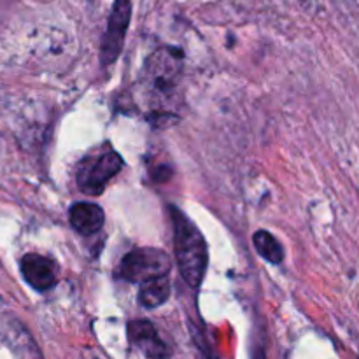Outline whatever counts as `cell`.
Returning a JSON list of instances; mask_svg holds the SVG:
<instances>
[{
    "instance_id": "obj_1",
    "label": "cell",
    "mask_w": 359,
    "mask_h": 359,
    "mask_svg": "<svg viewBox=\"0 0 359 359\" xmlns=\"http://www.w3.org/2000/svg\"><path fill=\"white\" fill-rule=\"evenodd\" d=\"M170 214L174 221L175 258L181 276L189 286L198 287L205 277L207 263H209L205 238L177 207H172Z\"/></svg>"
},
{
    "instance_id": "obj_2",
    "label": "cell",
    "mask_w": 359,
    "mask_h": 359,
    "mask_svg": "<svg viewBox=\"0 0 359 359\" xmlns=\"http://www.w3.org/2000/svg\"><path fill=\"white\" fill-rule=\"evenodd\" d=\"M123 165H125L123 158L112 149L90 154L77 167V188L90 196L102 195L111 179L121 172Z\"/></svg>"
},
{
    "instance_id": "obj_3",
    "label": "cell",
    "mask_w": 359,
    "mask_h": 359,
    "mask_svg": "<svg viewBox=\"0 0 359 359\" xmlns=\"http://www.w3.org/2000/svg\"><path fill=\"white\" fill-rule=\"evenodd\" d=\"M170 270V258L161 249H135L121 259L119 277L128 283H146L156 277L167 276Z\"/></svg>"
},
{
    "instance_id": "obj_4",
    "label": "cell",
    "mask_w": 359,
    "mask_h": 359,
    "mask_svg": "<svg viewBox=\"0 0 359 359\" xmlns=\"http://www.w3.org/2000/svg\"><path fill=\"white\" fill-rule=\"evenodd\" d=\"M132 20V0H114L107 20V28L102 37L100 62L102 65H111L119 58L125 46L126 32Z\"/></svg>"
},
{
    "instance_id": "obj_5",
    "label": "cell",
    "mask_w": 359,
    "mask_h": 359,
    "mask_svg": "<svg viewBox=\"0 0 359 359\" xmlns=\"http://www.w3.org/2000/svg\"><path fill=\"white\" fill-rule=\"evenodd\" d=\"M182 69V51L175 48H161L153 53L146 65V76L153 90L170 93L177 84Z\"/></svg>"
},
{
    "instance_id": "obj_6",
    "label": "cell",
    "mask_w": 359,
    "mask_h": 359,
    "mask_svg": "<svg viewBox=\"0 0 359 359\" xmlns=\"http://www.w3.org/2000/svg\"><path fill=\"white\" fill-rule=\"evenodd\" d=\"M130 342L140 351L147 359H168L170 358V349L167 344L158 335L153 323L146 319H137L128 325Z\"/></svg>"
},
{
    "instance_id": "obj_7",
    "label": "cell",
    "mask_w": 359,
    "mask_h": 359,
    "mask_svg": "<svg viewBox=\"0 0 359 359\" xmlns=\"http://www.w3.org/2000/svg\"><path fill=\"white\" fill-rule=\"evenodd\" d=\"M21 276L35 291H48L56 284V266L41 255H27L21 259Z\"/></svg>"
},
{
    "instance_id": "obj_8",
    "label": "cell",
    "mask_w": 359,
    "mask_h": 359,
    "mask_svg": "<svg viewBox=\"0 0 359 359\" xmlns=\"http://www.w3.org/2000/svg\"><path fill=\"white\" fill-rule=\"evenodd\" d=\"M105 221L104 210L90 202L74 203L70 209V224L81 235H93L102 230Z\"/></svg>"
},
{
    "instance_id": "obj_9",
    "label": "cell",
    "mask_w": 359,
    "mask_h": 359,
    "mask_svg": "<svg viewBox=\"0 0 359 359\" xmlns=\"http://www.w3.org/2000/svg\"><path fill=\"white\" fill-rule=\"evenodd\" d=\"M170 297V280L167 276L146 280L140 284L139 302L146 309H156Z\"/></svg>"
},
{
    "instance_id": "obj_10",
    "label": "cell",
    "mask_w": 359,
    "mask_h": 359,
    "mask_svg": "<svg viewBox=\"0 0 359 359\" xmlns=\"http://www.w3.org/2000/svg\"><path fill=\"white\" fill-rule=\"evenodd\" d=\"M252 242H255V248L258 251L259 256L270 262L272 265H280L284 259V251L283 245L277 242V238L273 237L269 231H256L255 237H252Z\"/></svg>"
},
{
    "instance_id": "obj_11",
    "label": "cell",
    "mask_w": 359,
    "mask_h": 359,
    "mask_svg": "<svg viewBox=\"0 0 359 359\" xmlns=\"http://www.w3.org/2000/svg\"><path fill=\"white\" fill-rule=\"evenodd\" d=\"M81 359H109L104 353H100L98 349H86L83 353V358Z\"/></svg>"
},
{
    "instance_id": "obj_12",
    "label": "cell",
    "mask_w": 359,
    "mask_h": 359,
    "mask_svg": "<svg viewBox=\"0 0 359 359\" xmlns=\"http://www.w3.org/2000/svg\"><path fill=\"white\" fill-rule=\"evenodd\" d=\"M209 359H214V358H209Z\"/></svg>"
}]
</instances>
